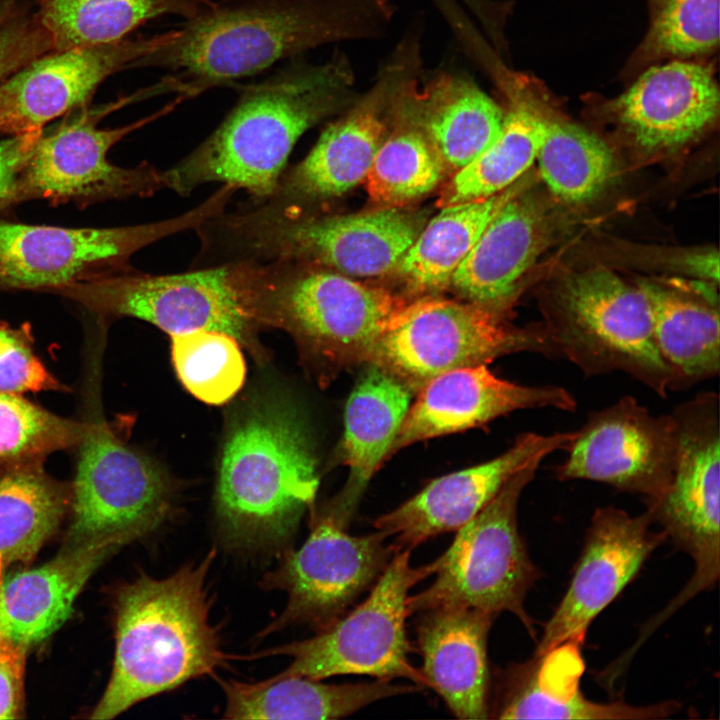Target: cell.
I'll return each instance as SVG.
<instances>
[{
	"mask_svg": "<svg viewBox=\"0 0 720 720\" xmlns=\"http://www.w3.org/2000/svg\"><path fill=\"white\" fill-rule=\"evenodd\" d=\"M421 64L418 39H404L370 89L322 131L305 158L284 171L267 200L314 204L363 182L391 129L399 84Z\"/></svg>",
	"mask_w": 720,
	"mask_h": 720,
	"instance_id": "9a60e30c",
	"label": "cell"
},
{
	"mask_svg": "<svg viewBox=\"0 0 720 720\" xmlns=\"http://www.w3.org/2000/svg\"><path fill=\"white\" fill-rule=\"evenodd\" d=\"M646 510L631 516L613 506L595 510L568 588L545 622L535 655L582 643L588 627L637 575L666 539Z\"/></svg>",
	"mask_w": 720,
	"mask_h": 720,
	"instance_id": "ac0fdd59",
	"label": "cell"
},
{
	"mask_svg": "<svg viewBox=\"0 0 720 720\" xmlns=\"http://www.w3.org/2000/svg\"><path fill=\"white\" fill-rule=\"evenodd\" d=\"M187 563L163 578L142 574L114 599L115 654L91 719H111L135 704L213 674L231 657L210 621L206 585L215 559Z\"/></svg>",
	"mask_w": 720,
	"mask_h": 720,
	"instance_id": "277c9868",
	"label": "cell"
},
{
	"mask_svg": "<svg viewBox=\"0 0 720 720\" xmlns=\"http://www.w3.org/2000/svg\"><path fill=\"white\" fill-rule=\"evenodd\" d=\"M262 263L264 326L293 339L303 365L320 384L367 364L382 335L412 301L320 266Z\"/></svg>",
	"mask_w": 720,
	"mask_h": 720,
	"instance_id": "5b68a950",
	"label": "cell"
},
{
	"mask_svg": "<svg viewBox=\"0 0 720 720\" xmlns=\"http://www.w3.org/2000/svg\"><path fill=\"white\" fill-rule=\"evenodd\" d=\"M262 263L242 261L152 275L129 268L70 283L53 291L105 317H133L169 336L199 329L236 338L262 363L268 352L260 298Z\"/></svg>",
	"mask_w": 720,
	"mask_h": 720,
	"instance_id": "8992f818",
	"label": "cell"
},
{
	"mask_svg": "<svg viewBox=\"0 0 720 720\" xmlns=\"http://www.w3.org/2000/svg\"><path fill=\"white\" fill-rule=\"evenodd\" d=\"M421 78L422 66L403 78L397 107L424 134L446 172L456 173L495 140L504 109L462 72L441 70Z\"/></svg>",
	"mask_w": 720,
	"mask_h": 720,
	"instance_id": "cb8c5ba5",
	"label": "cell"
},
{
	"mask_svg": "<svg viewBox=\"0 0 720 720\" xmlns=\"http://www.w3.org/2000/svg\"><path fill=\"white\" fill-rule=\"evenodd\" d=\"M676 452L672 478L657 499L646 501L654 523L694 561L720 552V400L697 394L677 406Z\"/></svg>",
	"mask_w": 720,
	"mask_h": 720,
	"instance_id": "e0dca14e",
	"label": "cell"
},
{
	"mask_svg": "<svg viewBox=\"0 0 720 720\" xmlns=\"http://www.w3.org/2000/svg\"><path fill=\"white\" fill-rule=\"evenodd\" d=\"M219 188L189 211L161 221L113 228H61L0 220V290L46 289L131 268V256L165 237L195 230L222 212Z\"/></svg>",
	"mask_w": 720,
	"mask_h": 720,
	"instance_id": "7c38bea8",
	"label": "cell"
},
{
	"mask_svg": "<svg viewBox=\"0 0 720 720\" xmlns=\"http://www.w3.org/2000/svg\"><path fill=\"white\" fill-rule=\"evenodd\" d=\"M650 309L656 346L675 376V389L720 371L719 298L709 281L638 280Z\"/></svg>",
	"mask_w": 720,
	"mask_h": 720,
	"instance_id": "f546056e",
	"label": "cell"
},
{
	"mask_svg": "<svg viewBox=\"0 0 720 720\" xmlns=\"http://www.w3.org/2000/svg\"><path fill=\"white\" fill-rule=\"evenodd\" d=\"M572 394L555 385H522L494 375L487 365L436 376L417 393L392 442L388 458L414 443L482 426L516 410L574 411Z\"/></svg>",
	"mask_w": 720,
	"mask_h": 720,
	"instance_id": "7402d4cb",
	"label": "cell"
},
{
	"mask_svg": "<svg viewBox=\"0 0 720 720\" xmlns=\"http://www.w3.org/2000/svg\"><path fill=\"white\" fill-rule=\"evenodd\" d=\"M719 257L718 252L707 250L688 254L683 264L688 272L709 282H718L719 279Z\"/></svg>",
	"mask_w": 720,
	"mask_h": 720,
	"instance_id": "ee69618b",
	"label": "cell"
},
{
	"mask_svg": "<svg viewBox=\"0 0 720 720\" xmlns=\"http://www.w3.org/2000/svg\"><path fill=\"white\" fill-rule=\"evenodd\" d=\"M171 360L177 378L196 399L222 405L242 388L246 363L233 336L199 329L170 336Z\"/></svg>",
	"mask_w": 720,
	"mask_h": 720,
	"instance_id": "74e56055",
	"label": "cell"
},
{
	"mask_svg": "<svg viewBox=\"0 0 720 720\" xmlns=\"http://www.w3.org/2000/svg\"><path fill=\"white\" fill-rule=\"evenodd\" d=\"M28 649L0 635V719L23 717Z\"/></svg>",
	"mask_w": 720,
	"mask_h": 720,
	"instance_id": "b9f144b4",
	"label": "cell"
},
{
	"mask_svg": "<svg viewBox=\"0 0 720 720\" xmlns=\"http://www.w3.org/2000/svg\"><path fill=\"white\" fill-rule=\"evenodd\" d=\"M348 57L335 52L322 63L293 58L265 79L242 86L218 127L192 152L163 171L165 188L182 196L219 182L244 189L250 199L270 197L298 139L358 98Z\"/></svg>",
	"mask_w": 720,
	"mask_h": 720,
	"instance_id": "7a4b0ae2",
	"label": "cell"
},
{
	"mask_svg": "<svg viewBox=\"0 0 720 720\" xmlns=\"http://www.w3.org/2000/svg\"><path fill=\"white\" fill-rule=\"evenodd\" d=\"M565 450V460L554 470L558 480L595 481L654 500L672 478L674 420L671 413L655 416L624 396L592 412Z\"/></svg>",
	"mask_w": 720,
	"mask_h": 720,
	"instance_id": "2e32d148",
	"label": "cell"
},
{
	"mask_svg": "<svg viewBox=\"0 0 720 720\" xmlns=\"http://www.w3.org/2000/svg\"><path fill=\"white\" fill-rule=\"evenodd\" d=\"M225 719H339L384 698L422 688L376 679L325 684L305 677L279 676L255 683L221 680Z\"/></svg>",
	"mask_w": 720,
	"mask_h": 720,
	"instance_id": "4dcf8cb0",
	"label": "cell"
},
{
	"mask_svg": "<svg viewBox=\"0 0 720 720\" xmlns=\"http://www.w3.org/2000/svg\"><path fill=\"white\" fill-rule=\"evenodd\" d=\"M345 530L323 511L311 512L306 541L296 550L286 549L260 582L265 590L284 592L287 602L259 637L294 625L315 631L330 625L371 589L398 552L380 530L362 536Z\"/></svg>",
	"mask_w": 720,
	"mask_h": 720,
	"instance_id": "5bb4252c",
	"label": "cell"
},
{
	"mask_svg": "<svg viewBox=\"0 0 720 720\" xmlns=\"http://www.w3.org/2000/svg\"><path fill=\"white\" fill-rule=\"evenodd\" d=\"M390 0H218L135 67L166 69L185 99L340 41L382 36Z\"/></svg>",
	"mask_w": 720,
	"mask_h": 720,
	"instance_id": "6da1fadb",
	"label": "cell"
},
{
	"mask_svg": "<svg viewBox=\"0 0 720 720\" xmlns=\"http://www.w3.org/2000/svg\"><path fill=\"white\" fill-rule=\"evenodd\" d=\"M545 135L536 160L549 191L567 204L597 198L616 173L609 145L592 131L554 114L547 91L543 97Z\"/></svg>",
	"mask_w": 720,
	"mask_h": 720,
	"instance_id": "e575fe53",
	"label": "cell"
},
{
	"mask_svg": "<svg viewBox=\"0 0 720 720\" xmlns=\"http://www.w3.org/2000/svg\"><path fill=\"white\" fill-rule=\"evenodd\" d=\"M390 130L364 181L372 201L398 207L435 189L446 169L424 134L400 112L396 96Z\"/></svg>",
	"mask_w": 720,
	"mask_h": 720,
	"instance_id": "8d00e7d4",
	"label": "cell"
},
{
	"mask_svg": "<svg viewBox=\"0 0 720 720\" xmlns=\"http://www.w3.org/2000/svg\"><path fill=\"white\" fill-rule=\"evenodd\" d=\"M42 133L38 130L0 140V208L11 203L17 179Z\"/></svg>",
	"mask_w": 720,
	"mask_h": 720,
	"instance_id": "7bdbcfd3",
	"label": "cell"
},
{
	"mask_svg": "<svg viewBox=\"0 0 720 720\" xmlns=\"http://www.w3.org/2000/svg\"><path fill=\"white\" fill-rule=\"evenodd\" d=\"M577 648L568 642L499 671L490 719H663L679 711L674 701L634 706L587 699L578 686L582 663Z\"/></svg>",
	"mask_w": 720,
	"mask_h": 720,
	"instance_id": "603a6c76",
	"label": "cell"
},
{
	"mask_svg": "<svg viewBox=\"0 0 720 720\" xmlns=\"http://www.w3.org/2000/svg\"><path fill=\"white\" fill-rule=\"evenodd\" d=\"M76 446L71 524L66 540L122 536L133 542L156 531L176 504V487L153 459L130 447L92 402Z\"/></svg>",
	"mask_w": 720,
	"mask_h": 720,
	"instance_id": "4fadbf2b",
	"label": "cell"
},
{
	"mask_svg": "<svg viewBox=\"0 0 720 720\" xmlns=\"http://www.w3.org/2000/svg\"><path fill=\"white\" fill-rule=\"evenodd\" d=\"M576 431L549 435L523 433L501 455L434 479L417 494L374 520L377 530L400 550L456 531L472 519L517 472L549 454L565 450Z\"/></svg>",
	"mask_w": 720,
	"mask_h": 720,
	"instance_id": "44dd1931",
	"label": "cell"
},
{
	"mask_svg": "<svg viewBox=\"0 0 720 720\" xmlns=\"http://www.w3.org/2000/svg\"><path fill=\"white\" fill-rule=\"evenodd\" d=\"M628 85L615 98L594 97L610 119L645 150L684 146L718 119L719 87L714 63L707 58L651 65Z\"/></svg>",
	"mask_w": 720,
	"mask_h": 720,
	"instance_id": "ffe728a7",
	"label": "cell"
},
{
	"mask_svg": "<svg viewBox=\"0 0 720 720\" xmlns=\"http://www.w3.org/2000/svg\"><path fill=\"white\" fill-rule=\"evenodd\" d=\"M317 462L295 408L280 396L251 399L227 425L214 507L223 544L260 554L288 549L302 515L314 508Z\"/></svg>",
	"mask_w": 720,
	"mask_h": 720,
	"instance_id": "3957f363",
	"label": "cell"
},
{
	"mask_svg": "<svg viewBox=\"0 0 720 720\" xmlns=\"http://www.w3.org/2000/svg\"><path fill=\"white\" fill-rule=\"evenodd\" d=\"M33 345L29 324L13 327L0 320V391L21 395L41 391L69 392L70 389L36 356Z\"/></svg>",
	"mask_w": 720,
	"mask_h": 720,
	"instance_id": "ab89813d",
	"label": "cell"
},
{
	"mask_svg": "<svg viewBox=\"0 0 720 720\" xmlns=\"http://www.w3.org/2000/svg\"><path fill=\"white\" fill-rule=\"evenodd\" d=\"M20 13L17 0H0V27Z\"/></svg>",
	"mask_w": 720,
	"mask_h": 720,
	"instance_id": "f6af8a7d",
	"label": "cell"
},
{
	"mask_svg": "<svg viewBox=\"0 0 720 720\" xmlns=\"http://www.w3.org/2000/svg\"><path fill=\"white\" fill-rule=\"evenodd\" d=\"M159 95L156 84L133 95L88 109L85 106L49 134H41L15 184L12 202L46 199L54 204L150 197L165 188L163 171L143 162L133 168L109 162L111 147L129 133L173 111L185 98L174 100L153 114L113 129L97 127L100 119L123 106Z\"/></svg>",
	"mask_w": 720,
	"mask_h": 720,
	"instance_id": "30bf717a",
	"label": "cell"
},
{
	"mask_svg": "<svg viewBox=\"0 0 720 720\" xmlns=\"http://www.w3.org/2000/svg\"><path fill=\"white\" fill-rule=\"evenodd\" d=\"M542 461L512 476L472 519L456 530L447 550L434 560V581L409 595L411 613L442 607L477 609L498 616L514 614L532 638L533 620L524 602L542 576L519 533L517 508Z\"/></svg>",
	"mask_w": 720,
	"mask_h": 720,
	"instance_id": "ba28073f",
	"label": "cell"
},
{
	"mask_svg": "<svg viewBox=\"0 0 720 720\" xmlns=\"http://www.w3.org/2000/svg\"><path fill=\"white\" fill-rule=\"evenodd\" d=\"M410 555L408 549L396 552L366 599L315 631L314 636L269 648L253 657L290 656V666L279 676L314 680L338 675H367L387 681L405 678L426 688L419 669L409 660L412 646L406 621L411 615L409 591L434 574L435 563L412 567Z\"/></svg>",
	"mask_w": 720,
	"mask_h": 720,
	"instance_id": "9c48e42d",
	"label": "cell"
},
{
	"mask_svg": "<svg viewBox=\"0 0 720 720\" xmlns=\"http://www.w3.org/2000/svg\"><path fill=\"white\" fill-rule=\"evenodd\" d=\"M522 187L523 183L516 182L485 199L442 207L423 226L393 272L412 294L429 296L447 288L487 224Z\"/></svg>",
	"mask_w": 720,
	"mask_h": 720,
	"instance_id": "d6a6232c",
	"label": "cell"
},
{
	"mask_svg": "<svg viewBox=\"0 0 720 720\" xmlns=\"http://www.w3.org/2000/svg\"><path fill=\"white\" fill-rule=\"evenodd\" d=\"M545 329L557 356L587 376L622 372L661 397L675 389L674 373L654 340L643 292L605 267L564 280Z\"/></svg>",
	"mask_w": 720,
	"mask_h": 720,
	"instance_id": "52a82bcc",
	"label": "cell"
},
{
	"mask_svg": "<svg viewBox=\"0 0 720 720\" xmlns=\"http://www.w3.org/2000/svg\"><path fill=\"white\" fill-rule=\"evenodd\" d=\"M213 0H37L35 13L53 50L111 43L149 20L177 15L190 19Z\"/></svg>",
	"mask_w": 720,
	"mask_h": 720,
	"instance_id": "836d02e7",
	"label": "cell"
},
{
	"mask_svg": "<svg viewBox=\"0 0 720 720\" xmlns=\"http://www.w3.org/2000/svg\"><path fill=\"white\" fill-rule=\"evenodd\" d=\"M53 50L36 14L22 13L0 27V83L34 58Z\"/></svg>",
	"mask_w": 720,
	"mask_h": 720,
	"instance_id": "60d3db41",
	"label": "cell"
},
{
	"mask_svg": "<svg viewBox=\"0 0 720 720\" xmlns=\"http://www.w3.org/2000/svg\"><path fill=\"white\" fill-rule=\"evenodd\" d=\"M490 63L495 82L507 100L501 130L443 187L438 200L441 208L485 199L516 183L536 160L544 138L546 87L528 74L508 69L497 58Z\"/></svg>",
	"mask_w": 720,
	"mask_h": 720,
	"instance_id": "4316f807",
	"label": "cell"
},
{
	"mask_svg": "<svg viewBox=\"0 0 720 720\" xmlns=\"http://www.w3.org/2000/svg\"><path fill=\"white\" fill-rule=\"evenodd\" d=\"M87 421L58 416L21 394L0 391V468L76 448Z\"/></svg>",
	"mask_w": 720,
	"mask_h": 720,
	"instance_id": "f35d334b",
	"label": "cell"
},
{
	"mask_svg": "<svg viewBox=\"0 0 720 720\" xmlns=\"http://www.w3.org/2000/svg\"><path fill=\"white\" fill-rule=\"evenodd\" d=\"M175 30L135 39L46 52L0 83V133L42 130L54 118L85 106L99 85L171 41Z\"/></svg>",
	"mask_w": 720,
	"mask_h": 720,
	"instance_id": "d6986e66",
	"label": "cell"
},
{
	"mask_svg": "<svg viewBox=\"0 0 720 720\" xmlns=\"http://www.w3.org/2000/svg\"><path fill=\"white\" fill-rule=\"evenodd\" d=\"M414 394L381 367L365 364L345 409L337 460L349 469L343 488L320 510L345 529L373 475L388 459Z\"/></svg>",
	"mask_w": 720,
	"mask_h": 720,
	"instance_id": "83f0119b",
	"label": "cell"
},
{
	"mask_svg": "<svg viewBox=\"0 0 720 720\" xmlns=\"http://www.w3.org/2000/svg\"><path fill=\"white\" fill-rule=\"evenodd\" d=\"M45 460L0 468V581L30 563L70 511L71 485L49 475Z\"/></svg>",
	"mask_w": 720,
	"mask_h": 720,
	"instance_id": "1f68e13d",
	"label": "cell"
},
{
	"mask_svg": "<svg viewBox=\"0 0 720 720\" xmlns=\"http://www.w3.org/2000/svg\"><path fill=\"white\" fill-rule=\"evenodd\" d=\"M122 536L66 540L50 561L5 574L0 581V635L27 648L61 627L95 571L122 546Z\"/></svg>",
	"mask_w": 720,
	"mask_h": 720,
	"instance_id": "484cf974",
	"label": "cell"
},
{
	"mask_svg": "<svg viewBox=\"0 0 720 720\" xmlns=\"http://www.w3.org/2000/svg\"><path fill=\"white\" fill-rule=\"evenodd\" d=\"M545 240L544 213L521 192L490 220L453 272L449 286L466 301L505 320L519 279L535 262Z\"/></svg>",
	"mask_w": 720,
	"mask_h": 720,
	"instance_id": "f1b7e54d",
	"label": "cell"
},
{
	"mask_svg": "<svg viewBox=\"0 0 720 720\" xmlns=\"http://www.w3.org/2000/svg\"><path fill=\"white\" fill-rule=\"evenodd\" d=\"M646 1L648 30L621 72L623 81L663 61L706 59L718 50L720 0Z\"/></svg>",
	"mask_w": 720,
	"mask_h": 720,
	"instance_id": "d590c367",
	"label": "cell"
},
{
	"mask_svg": "<svg viewBox=\"0 0 720 720\" xmlns=\"http://www.w3.org/2000/svg\"><path fill=\"white\" fill-rule=\"evenodd\" d=\"M419 613L416 648L425 687L433 689L459 719H490L488 637L497 616L460 607Z\"/></svg>",
	"mask_w": 720,
	"mask_h": 720,
	"instance_id": "d4e9b609",
	"label": "cell"
},
{
	"mask_svg": "<svg viewBox=\"0 0 720 720\" xmlns=\"http://www.w3.org/2000/svg\"><path fill=\"white\" fill-rule=\"evenodd\" d=\"M520 352L558 357L545 327H514L471 302L426 296L405 307L368 363L415 395L440 374Z\"/></svg>",
	"mask_w": 720,
	"mask_h": 720,
	"instance_id": "8fae6325",
	"label": "cell"
}]
</instances>
